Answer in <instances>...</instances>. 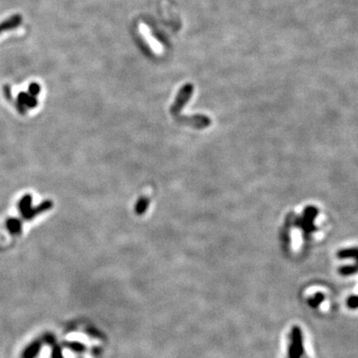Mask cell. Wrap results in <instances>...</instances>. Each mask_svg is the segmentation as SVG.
Masks as SVG:
<instances>
[{"instance_id":"obj_11","label":"cell","mask_w":358,"mask_h":358,"mask_svg":"<svg viewBox=\"0 0 358 358\" xmlns=\"http://www.w3.org/2000/svg\"><path fill=\"white\" fill-rule=\"evenodd\" d=\"M3 92H4V95H5V98H6L7 100L11 101V100H12V95H11V88H10L9 86L5 85V86H4V88H3Z\"/></svg>"},{"instance_id":"obj_5","label":"cell","mask_w":358,"mask_h":358,"mask_svg":"<svg viewBox=\"0 0 358 358\" xmlns=\"http://www.w3.org/2000/svg\"><path fill=\"white\" fill-rule=\"evenodd\" d=\"M67 340L70 341H76V342H81V343H87V344H96L98 343L97 340L92 339L91 337L86 336L85 334L82 333H70L66 336Z\"/></svg>"},{"instance_id":"obj_4","label":"cell","mask_w":358,"mask_h":358,"mask_svg":"<svg viewBox=\"0 0 358 358\" xmlns=\"http://www.w3.org/2000/svg\"><path fill=\"white\" fill-rule=\"evenodd\" d=\"M17 102L21 105H23L26 109H34L38 105V101L36 97H33L29 95L28 93L21 92L17 96Z\"/></svg>"},{"instance_id":"obj_7","label":"cell","mask_w":358,"mask_h":358,"mask_svg":"<svg viewBox=\"0 0 358 358\" xmlns=\"http://www.w3.org/2000/svg\"><path fill=\"white\" fill-rule=\"evenodd\" d=\"M32 207V196L30 194L24 195L18 202V210L20 214L25 213Z\"/></svg>"},{"instance_id":"obj_3","label":"cell","mask_w":358,"mask_h":358,"mask_svg":"<svg viewBox=\"0 0 358 358\" xmlns=\"http://www.w3.org/2000/svg\"><path fill=\"white\" fill-rule=\"evenodd\" d=\"M22 23V17L19 14H14L9 18L0 22V34H2L5 31L13 30L19 27Z\"/></svg>"},{"instance_id":"obj_9","label":"cell","mask_w":358,"mask_h":358,"mask_svg":"<svg viewBox=\"0 0 358 358\" xmlns=\"http://www.w3.org/2000/svg\"><path fill=\"white\" fill-rule=\"evenodd\" d=\"M148 203H149L148 198H145V197L140 198V199L138 200V202L136 203V205H135V212H136L137 214L143 213V212L147 209Z\"/></svg>"},{"instance_id":"obj_1","label":"cell","mask_w":358,"mask_h":358,"mask_svg":"<svg viewBox=\"0 0 358 358\" xmlns=\"http://www.w3.org/2000/svg\"><path fill=\"white\" fill-rule=\"evenodd\" d=\"M287 358H309L305 349L304 335L301 328L295 325L288 337Z\"/></svg>"},{"instance_id":"obj_2","label":"cell","mask_w":358,"mask_h":358,"mask_svg":"<svg viewBox=\"0 0 358 358\" xmlns=\"http://www.w3.org/2000/svg\"><path fill=\"white\" fill-rule=\"evenodd\" d=\"M52 207H53V202L51 200H45L42 203H40L39 205H37L36 207H31L28 211L21 214V216L24 220L29 221V220L34 219L37 215H40L41 213H44V212L50 210Z\"/></svg>"},{"instance_id":"obj_10","label":"cell","mask_w":358,"mask_h":358,"mask_svg":"<svg viewBox=\"0 0 358 358\" xmlns=\"http://www.w3.org/2000/svg\"><path fill=\"white\" fill-rule=\"evenodd\" d=\"M41 92V87L37 84V83H32L29 85V89H28V94L33 96V97H36L40 94Z\"/></svg>"},{"instance_id":"obj_13","label":"cell","mask_w":358,"mask_h":358,"mask_svg":"<svg viewBox=\"0 0 358 358\" xmlns=\"http://www.w3.org/2000/svg\"><path fill=\"white\" fill-rule=\"evenodd\" d=\"M15 107H16V109L18 110V112H19L21 115H25V114H26V108H25L23 105H21V104H19L18 102H16V103H15Z\"/></svg>"},{"instance_id":"obj_12","label":"cell","mask_w":358,"mask_h":358,"mask_svg":"<svg viewBox=\"0 0 358 358\" xmlns=\"http://www.w3.org/2000/svg\"><path fill=\"white\" fill-rule=\"evenodd\" d=\"M53 358H63V353H62V351L60 350V348L58 346L54 347Z\"/></svg>"},{"instance_id":"obj_6","label":"cell","mask_w":358,"mask_h":358,"mask_svg":"<svg viewBox=\"0 0 358 358\" xmlns=\"http://www.w3.org/2000/svg\"><path fill=\"white\" fill-rule=\"evenodd\" d=\"M6 228L12 235H19L22 231V223L16 218H10L6 221Z\"/></svg>"},{"instance_id":"obj_14","label":"cell","mask_w":358,"mask_h":358,"mask_svg":"<svg viewBox=\"0 0 358 358\" xmlns=\"http://www.w3.org/2000/svg\"><path fill=\"white\" fill-rule=\"evenodd\" d=\"M63 355H64V356H66L67 358H71V357H73V356H74V355H73V353H72V352H70L69 350L64 351V352H63Z\"/></svg>"},{"instance_id":"obj_8","label":"cell","mask_w":358,"mask_h":358,"mask_svg":"<svg viewBox=\"0 0 358 358\" xmlns=\"http://www.w3.org/2000/svg\"><path fill=\"white\" fill-rule=\"evenodd\" d=\"M40 346H41V341H36L33 344H31L23 353V358H34L35 355L39 352Z\"/></svg>"}]
</instances>
